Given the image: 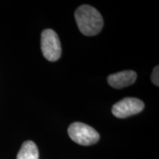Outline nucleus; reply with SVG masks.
<instances>
[{"label": "nucleus", "mask_w": 159, "mask_h": 159, "mask_svg": "<svg viewBox=\"0 0 159 159\" xmlns=\"http://www.w3.org/2000/svg\"><path fill=\"white\" fill-rule=\"evenodd\" d=\"M41 47L43 55L49 61L55 62L61 57L62 52L61 41L53 30L47 29L41 33Z\"/></svg>", "instance_id": "7ed1b4c3"}, {"label": "nucleus", "mask_w": 159, "mask_h": 159, "mask_svg": "<svg viewBox=\"0 0 159 159\" xmlns=\"http://www.w3.org/2000/svg\"><path fill=\"white\" fill-rule=\"evenodd\" d=\"M39 152L37 145L33 141H27L21 145L16 159H39Z\"/></svg>", "instance_id": "423d86ee"}, {"label": "nucleus", "mask_w": 159, "mask_h": 159, "mask_svg": "<svg viewBox=\"0 0 159 159\" xmlns=\"http://www.w3.org/2000/svg\"><path fill=\"white\" fill-rule=\"evenodd\" d=\"M136 78L137 74L136 71L126 70L110 75L108 77L107 80L111 87L120 89L134 84L136 80Z\"/></svg>", "instance_id": "39448f33"}, {"label": "nucleus", "mask_w": 159, "mask_h": 159, "mask_svg": "<svg viewBox=\"0 0 159 159\" xmlns=\"http://www.w3.org/2000/svg\"><path fill=\"white\" fill-rule=\"evenodd\" d=\"M142 100L136 97H125L113 105L112 114L119 119H124L142 112L144 108Z\"/></svg>", "instance_id": "20e7f679"}, {"label": "nucleus", "mask_w": 159, "mask_h": 159, "mask_svg": "<svg viewBox=\"0 0 159 159\" xmlns=\"http://www.w3.org/2000/svg\"><path fill=\"white\" fill-rule=\"evenodd\" d=\"M80 31L86 36L96 35L102 30L104 21L100 13L89 5H83L75 12Z\"/></svg>", "instance_id": "f257e3e1"}, {"label": "nucleus", "mask_w": 159, "mask_h": 159, "mask_svg": "<svg viewBox=\"0 0 159 159\" xmlns=\"http://www.w3.org/2000/svg\"><path fill=\"white\" fill-rule=\"evenodd\" d=\"M68 134L71 140L83 146H89L99 142V133L89 125L76 122L69 125Z\"/></svg>", "instance_id": "f03ea898"}, {"label": "nucleus", "mask_w": 159, "mask_h": 159, "mask_svg": "<svg viewBox=\"0 0 159 159\" xmlns=\"http://www.w3.org/2000/svg\"><path fill=\"white\" fill-rule=\"evenodd\" d=\"M151 80L152 83L156 86L159 85V66H156L152 70V75H151Z\"/></svg>", "instance_id": "0eeeda50"}]
</instances>
